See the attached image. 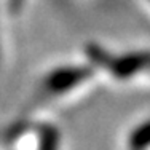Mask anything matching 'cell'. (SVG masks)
<instances>
[{"label":"cell","instance_id":"obj_1","mask_svg":"<svg viewBox=\"0 0 150 150\" xmlns=\"http://www.w3.org/2000/svg\"><path fill=\"white\" fill-rule=\"evenodd\" d=\"M83 77V70L80 69H62L59 72H54L46 81V86L51 91H62L69 88V85L75 83L77 80Z\"/></svg>","mask_w":150,"mask_h":150}]
</instances>
